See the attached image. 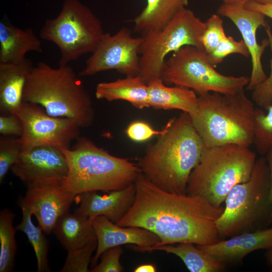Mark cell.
Masks as SVG:
<instances>
[{"instance_id": "5bb4252c", "label": "cell", "mask_w": 272, "mask_h": 272, "mask_svg": "<svg viewBox=\"0 0 272 272\" xmlns=\"http://www.w3.org/2000/svg\"><path fill=\"white\" fill-rule=\"evenodd\" d=\"M62 182L29 186L19 202L21 208L35 216L47 235L53 232L58 220L69 212L76 199V196Z\"/></svg>"}, {"instance_id": "52a82bcc", "label": "cell", "mask_w": 272, "mask_h": 272, "mask_svg": "<svg viewBox=\"0 0 272 272\" xmlns=\"http://www.w3.org/2000/svg\"><path fill=\"white\" fill-rule=\"evenodd\" d=\"M270 176L264 156L256 159L249 179L233 187L216 221L220 238L263 230L272 224Z\"/></svg>"}, {"instance_id": "d4e9b609", "label": "cell", "mask_w": 272, "mask_h": 272, "mask_svg": "<svg viewBox=\"0 0 272 272\" xmlns=\"http://www.w3.org/2000/svg\"><path fill=\"white\" fill-rule=\"evenodd\" d=\"M154 250L163 251L177 256L191 272H220L224 270L226 266V265L191 243L164 245L141 249L138 251L144 252Z\"/></svg>"}, {"instance_id": "7a4b0ae2", "label": "cell", "mask_w": 272, "mask_h": 272, "mask_svg": "<svg viewBox=\"0 0 272 272\" xmlns=\"http://www.w3.org/2000/svg\"><path fill=\"white\" fill-rule=\"evenodd\" d=\"M138 165L153 183L166 191L186 193L188 180L205 148L186 112L170 119Z\"/></svg>"}, {"instance_id": "d6986e66", "label": "cell", "mask_w": 272, "mask_h": 272, "mask_svg": "<svg viewBox=\"0 0 272 272\" xmlns=\"http://www.w3.org/2000/svg\"><path fill=\"white\" fill-rule=\"evenodd\" d=\"M33 65L26 58L17 63H0V111L15 113L23 102V94Z\"/></svg>"}, {"instance_id": "4316f807", "label": "cell", "mask_w": 272, "mask_h": 272, "mask_svg": "<svg viewBox=\"0 0 272 272\" xmlns=\"http://www.w3.org/2000/svg\"><path fill=\"white\" fill-rule=\"evenodd\" d=\"M15 217L7 208L0 212V272H11L14 268L17 252V230L13 226Z\"/></svg>"}, {"instance_id": "8992f818", "label": "cell", "mask_w": 272, "mask_h": 272, "mask_svg": "<svg viewBox=\"0 0 272 272\" xmlns=\"http://www.w3.org/2000/svg\"><path fill=\"white\" fill-rule=\"evenodd\" d=\"M256 161V154L247 147H205L190 174L186 193L200 196L214 206H222L233 187L249 179Z\"/></svg>"}, {"instance_id": "e0dca14e", "label": "cell", "mask_w": 272, "mask_h": 272, "mask_svg": "<svg viewBox=\"0 0 272 272\" xmlns=\"http://www.w3.org/2000/svg\"><path fill=\"white\" fill-rule=\"evenodd\" d=\"M134 183L126 187L101 195L97 191H89L77 195L75 200L79 206L74 212L93 220L104 216L116 224L128 211L135 196Z\"/></svg>"}, {"instance_id": "ac0fdd59", "label": "cell", "mask_w": 272, "mask_h": 272, "mask_svg": "<svg viewBox=\"0 0 272 272\" xmlns=\"http://www.w3.org/2000/svg\"><path fill=\"white\" fill-rule=\"evenodd\" d=\"M197 246L226 265L238 263L253 251L272 249V227L242 233L210 245Z\"/></svg>"}, {"instance_id": "d590c367", "label": "cell", "mask_w": 272, "mask_h": 272, "mask_svg": "<svg viewBox=\"0 0 272 272\" xmlns=\"http://www.w3.org/2000/svg\"><path fill=\"white\" fill-rule=\"evenodd\" d=\"M23 125L15 113L2 114L0 116V133L4 136L20 138L23 133Z\"/></svg>"}, {"instance_id": "8fae6325", "label": "cell", "mask_w": 272, "mask_h": 272, "mask_svg": "<svg viewBox=\"0 0 272 272\" xmlns=\"http://www.w3.org/2000/svg\"><path fill=\"white\" fill-rule=\"evenodd\" d=\"M15 113L23 125V133L19 138L22 149L41 146L68 149L80 137L81 127L76 121L51 116L36 104L23 101Z\"/></svg>"}, {"instance_id": "277c9868", "label": "cell", "mask_w": 272, "mask_h": 272, "mask_svg": "<svg viewBox=\"0 0 272 272\" xmlns=\"http://www.w3.org/2000/svg\"><path fill=\"white\" fill-rule=\"evenodd\" d=\"M255 111L244 90L226 94L209 92L198 96L197 110L191 118L206 147H249L254 137Z\"/></svg>"}, {"instance_id": "8d00e7d4", "label": "cell", "mask_w": 272, "mask_h": 272, "mask_svg": "<svg viewBox=\"0 0 272 272\" xmlns=\"http://www.w3.org/2000/svg\"><path fill=\"white\" fill-rule=\"evenodd\" d=\"M246 9L256 11L272 19V4H261L254 1H249L244 5Z\"/></svg>"}, {"instance_id": "74e56055", "label": "cell", "mask_w": 272, "mask_h": 272, "mask_svg": "<svg viewBox=\"0 0 272 272\" xmlns=\"http://www.w3.org/2000/svg\"><path fill=\"white\" fill-rule=\"evenodd\" d=\"M268 167L270 176V197L272 199V147L264 156Z\"/></svg>"}, {"instance_id": "f1b7e54d", "label": "cell", "mask_w": 272, "mask_h": 272, "mask_svg": "<svg viewBox=\"0 0 272 272\" xmlns=\"http://www.w3.org/2000/svg\"><path fill=\"white\" fill-rule=\"evenodd\" d=\"M97 239L90 242L84 247L67 252V256L60 272H88L92 254L96 250Z\"/></svg>"}, {"instance_id": "4dcf8cb0", "label": "cell", "mask_w": 272, "mask_h": 272, "mask_svg": "<svg viewBox=\"0 0 272 272\" xmlns=\"http://www.w3.org/2000/svg\"><path fill=\"white\" fill-rule=\"evenodd\" d=\"M206 28L200 38L207 54L212 52L226 37L223 21L218 14H213L205 22Z\"/></svg>"}, {"instance_id": "b9f144b4", "label": "cell", "mask_w": 272, "mask_h": 272, "mask_svg": "<svg viewBox=\"0 0 272 272\" xmlns=\"http://www.w3.org/2000/svg\"><path fill=\"white\" fill-rule=\"evenodd\" d=\"M249 1H254L261 4H272V0H244V3Z\"/></svg>"}, {"instance_id": "e575fe53", "label": "cell", "mask_w": 272, "mask_h": 272, "mask_svg": "<svg viewBox=\"0 0 272 272\" xmlns=\"http://www.w3.org/2000/svg\"><path fill=\"white\" fill-rule=\"evenodd\" d=\"M165 130V126L162 130H155L148 123L137 120L132 122L127 126L125 133L129 139L134 142H144L155 135L162 134Z\"/></svg>"}, {"instance_id": "83f0119b", "label": "cell", "mask_w": 272, "mask_h": 272, "mask_svg": "<svg viewBox=\"0 0 272 272\" xmlns=\"http://www.w3.org/2000/svg\"><path fill=\"white\" fill-rule=\"evenodd\" d=\"M267 113L255 108V130L253 144L258 153L265 156L272 147V105Z\"/></svg>"}, {"instance_id": "603a6c76", "label": "cell", "mask_w": 272, "mask_h": 272, "mask_svg": "<svg viewBox=\"0 0 272 272\" xmlns=\"http://www.w3.org/2000/svg\"><path fill=\"white\" fill-rule=\"evenodd\" d=\"M92 221L80 214L68 212L58 220L53 232L67 252L74 251L97 239Z\"/></svg>"}, {"instance_id": "30bf717a", "label": "cell", "mask_w": 272, "mask_h": 272, "mask_svg": "<svg viewBox=\"0 0 272 272\" xmlns=\"http://www.w3.org/2000/svg\"><path fill=\"white\" fill-rule=\"evenodd\" d=\"M161 79L166 84L183 87L199 96L209 92L233 94L244 90L249 78L219 73L203 50L185 46L167 59Z\"/></svg>"}, {"instance_id": "6da1fadb", "label": "cell", "mask_w": 272, "mask_h": 272, "mask_svg": "<svg viewBox=\"0 0 272 272\" xmlns=\"http://www.w3.org/2000/svg\"><path fill=\"white\" fill-rule=\"evenodd\" d=\"M134 184L133 203L116 224L143 228L156 234L160 241L148 248L180 243L207 245L220 240L216 221L224 207L214 206L199 196L166 191L142 173Z\"/></svg>"}, {"instance_id": "d6a6232c", "label": "cell", "mask_w": 272, "mask_h": 272, "mask_svg": "<svg viewBox=\"0 0 272 272\" xmlns=\"http://www.w3.org/2000/svg\"><path fill=\"white\" fill-rule=\"evenodd\" d=\"M267 36L271 52L269 76L257 85L252 91V99L259 107L267 110L272 105V31L268 24L264 28Z\"/></svg>"}, {"instance_id": "ba28073f", "label": "cell", "mask_w": 272, "mask_h": 272, "mask_svg": "<svg viewBox=\"0 0 272 272\" xmlns=\"http://www.w3.org/2000/svg\"><path fill=\"white\" fill-rule=\"evenodd\" d=\"M105 33L101 21L87 6L79 0H65L58 15L45 22L40 37L59 48L61 65L92 53Z\"/></svg>"}, {"instance_id": "f546056e", "label": "cell", "mask_w": 272, "mask_h": 272, "mask_svg": "<svg viewBox=\"0 0 272 272\" xmlns=\"http://www.w3.org/2000/svg\"><path fill=\"white\" fill-rule=\"evenodd\" d=\"M22 150L19 138L3 136L0 139V184L17 161Z\"/></svg>"}, {"instance_id": "484cf974", "label": "cell", "mask_w": 272, "mask_h": 272, "mask_svg": "<svg viewBox=\"0 0 272 272\" xmlns=\"http://www.w3.org/2000/svg\"><path fill=\"white\" fill-rule=\"evenodd\" d=\"M21 209L22 220L16 227V230L25 233L33 247L37 259V271H50L48 258L49 242L45 233L39 225L36 226L33 223L32 215L29 210L23 208Z\"/></svg>"}, {"instance_id": "1f68e13d", "label": "cell", "mask_w": 272, "mask_h": 272, "mask_svg": "<svg viewBox=\"0 0 272 272\" xmlns=\"http://www.w3.org/2000/svg\"><path fill=\"white\" fill-rule=\"evenodd\" d=\"M233 53L240 54L246 57L250 56L249 50L243 40L237 41L232 37L226 36L216 48L207 55L210 62L215 67L225 57Z\"/></svg>"}, {"instance_id": "9c48e42d", "label": "cell", "mask_w": 272, "mask_h": 272, "mask_svg": "<svg viewBox=\"0 0 272 272\" xmlns=\"http://www.w3.org/2000/svg\"><path fill=\"white\" fill-rule=\"evenodd\" d=\"M205 28V22L185 8L163 28L142 36L139 76L147 83L161 79L167 56L185 46H193L204 51L200 38Z\"/></svg>"}, {"instance_id": "60d3db41", "label": "cell", "mask_w": 272, "mask_h": 272, "mask_svg": "<svg viewBox=\"0 0 272 272\" xmlns=\"http://www.w3.org/2000/svg\"><path fill=\"white\" fill-rule=\"evenodd\" d=\"M266 258L272 270V249L267 250L266 253Z\"/></svg>"}, {"instance_id": "cb8c5ba5", "label": "cell", "mask_w": 272, "mask_h": 272, "mask_svg": "<svg viewBox=\"0 0 272 272\" xmlns=\"http://www.w3.org/2000/svg\"><path fill=\"white\" fill-rule=\"evenodd\" d=\"M189 0H146V5L133 20L134 31L143 36L164 27Z\"/></svg>"}, {"instance_id": "f35d334b", "label": "cell", "mask_w": 272, "mask_h": 272, "mask_svg": "<svg viewBox=\"0 0 272 272\" xmlns=\"http://www.w3.org/2000/svg\"><path fill=\"white\" fill-rule=\"evenodd\" d=\"M156 271L155 266L152 264H144L139 265L133 270L134 272H155Z\"/></svg>"}, {"instance_id": "44dd1931", "label": "cell", "mask_w": 272, "mask_h": 272, "mask_svg": "<svg viewBox=\"0 0 272 272\" xmlns=\"http://www.w3.org/2000/svg\"><path fill=\"white\" fill-rule=\"evenodd\" d=\"M149 107L158 109H178L190 117L196 112L198 96L192 90L178 86H167L161 79L147 83Z\"/></svg>"}, {"instance_id": "9a60e30c", "label": "cell", "mask_w": 272, "mask_h": 272, "mask_svg": "<svg viewBox=\"0 0 272 272\" xmlns=\"http://www.w3.org/2000/svg\"><path fill=\"white\" fill-rule=\"evenodd\" d=\"M244 5L223 3L217 12L219 15L228 18L235 25L249 50L252 70L246 89L252 91L267 78L263 69L261 58L266 47L269 45L268 40L264 39L259 44L256 35L258 28H265L268 23L263 14L246 9Z\"/></svg>"}, {"instance_id": "ab89813d", "label": "cell", "mask_w": 272, "mask_h": 272, "mask_svg": "<svg viewBox=\"0 0 272 272\" xmlns=\"http://www.w3.org/2000/svg\"><path fill=\"white\" fill-rule=\"evenodd\" d=\"M223 3L231 5H244V0H222Z\"/></svg>"}, {"instance_id": "836d02e7", "label": "cell", "mask_w": 272, "mask_h": 272, "mask_svg": "<svg viewBox=\"0 0 272 272\" xmlns=\"http://www.w3.org/2000/svg\"><path fill=\"white\" fill-rule=\"evenodd\" d=\"M123 250L121 246L106 249L102 254L100 262L90 269V272H121L124 271L120 262Z\"/></svg>"}, {"instance_id": "ffe728a7", "label": "cell", "mask_w": 272, "mask_h": 272, "mask_svg": "<svg viewBox=\"0 0 272 272\" xmlns=\"http://www.w3.org/2000/svg\"><path fill=\"white\" fill-rule=\"evenodd\" d=\"M42 51L40 39L31 28L0 22V63L19 62L27 53Z\"/></svg>"}, {"instance_id": "7c38bea8", "label": "cell", "mask_w": 272, "mask_h": 272, "mask_svg": "<svg viewBox=\"0 0 272 272\" xmlns=\"http://www.w3.org/2000/svg\"><path fill=\"white\" fill-rule=\"evenodd\" d=\"M143 41L142 36L133 37L125 27L114 34L105 33L79 75L91 76L109 70L126 76L139 75V51Z\"/></svg>"}, {"instance_id": "4fadbf2b", "label": "cell", "mask_w": 272, "mask_h": 272, "mask_svg": "<svg viewBox=\"0 0 272 272\" xmlns=\"http://www.w3.org/2000/svg\"><path fill=\"white\" fill-rule=\"evenodd\" d=\"M13 173L27 186L62 182L69 167L61 150L51 146L22 149Z\"/></svg>"}, {"instance_id": "3957f363", "label": "cell", "mask_w": 272, "mask_h": 272, "mask_svg": "<svg viewBox=\"0 0 272 272\" xmlns=\"http://www.w3.org/2000/svg\"><path fill=\"white\" fill-rule=\"evenodd\" d=\"M23 100L40 105L51 116L73 119L81 127L91 126L94 120L91 98L68 64L54 68L40 62L33 66Z\"/></svg>"}, {"instance_id": "5b68a950", "label": "cell", "mask_w": 272, "mask_h": 272, "mask_svg": "<svg viewBox=\"0 0 272 272\" xmlns=\"http://www.w3.org/2000/svg\"><path fill=\"white\" fill-rule=\"evenodd\" d=\"M61 150L69 167L62 184L76 196L123 189L134 183L142 173L138 164L109 154L84 137L78 138L73 148Z\"/></svg>"}, {"instance_id": "7402d4cb", "label": "cell", "mask_w": 272, "mask_h": 272, "mask_svg": "<svg viewBox=\"0 0 272 272\" xmlns=\"http://www.w3.org/2000/svg\"><path fill=\"white\" fill-rule=\"evenodd\" d=\"M95 96L109 102L123 100L139 109L149 107L147 83L139 76H127L111 82L97 84Z\"/></svg>"}, {"instance_id": "2e32d148", "label": "cell", "mask_w": 272, "mask_h": 272, "mask_svg": "<svg viewBox=\"0 0 272 272\" xmlns=\"http://www.w3.org/2000/svg\"><path fill=\"white\" fill-rule=\"evenodd\" d=\"M97 241V247L92 258V266L97 263L99 258L106 249L124 244L132 245L136 250L155 245L160 241L152 232L139 227H122L111 222L104 216H99L92 221Z\"/></svg>"}]
</instances>
